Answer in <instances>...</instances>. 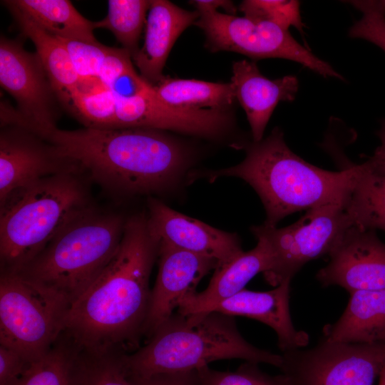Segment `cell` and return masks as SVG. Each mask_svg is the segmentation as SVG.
<instances>
[{
    "label": "cell",
    "mask_w": 385,
    "mask_h": 385,
    "mask_svg": "<svg viewBox=\"0 0 385 385\" xmlns=\"http://www.w3.org/2000/svg\"><path fill=\"white\" fill-rule=\"evenodd\" d=\"M130 54L124 48L108 47L98 74V81L106 88L113 90L123 78L140 77L133 65Z\"/></svg>",
    "instance_id": "836d02e7"
},
{
    "label": "cell",
    "mask_w": 385,
    "mask_h": 385,
    "mask_svg": "<svg viewBox=\"0 0 385 385\" xmlns=\"http://www.w3.org/2000/svg\"><path fill=\"white\" fill-rule=\"evenodd\" d=\"M0 84L16 101L26 129L48 140L58 128L57 95L36 53L5 36L0 38Z\"/></svg>",
    "instance_id": "8fae6325"
},
{
    "label": "cell",
    "mask_w": 385,
    "mask_h": 385,
    "mask_svg": "<svg viewBox=\"0 0 385 385\" xmlns=\"http://www.w3.org/2000/svg\"><path fill=\"white\" fill-rule=\"evenodd\" d=\"M159 268L151 290L144 328L148 339L175 313L181 300L195 292L199 282L218 262L215 260L159 242Z\"/></svg>",
    "instance_id": "9a60e30c"
},
{
    "label": "cell",
    "mask_w": 385,
    "mask_h": 385,
    "mask_svg": "<svg viewBox=\"0 0 385 385\" xmlns=\"http://www.w3.org/2000/svg\"><path fill=\"white\" fill-rule=\"evenodd\" d=\"M71 304L63 294L20 272L1 271L0 344L33 361L64 332Z\"/></svg>",
    "instance_id": "52a82bcc"
},
{
    "label": "cell",
    "mask_w": 385,
    "mask_h": 385,
    "mask_svg": "<svg viewBox=\"0 0 385 385\" xmlns=\"http://www.w3.org/2000/svg\"><path fill=\"white\" fill-rule=\"evenodd\" d=\"M150 1L109 0L108 14L93 21L96 29L110 31L133 57L138 51L139 40L145 26Z\"/></svg>",
    "instance_id": "4316f807"
},
{
    "label": "cell",
    "mask_w": 385,
    "mask_h": 385,
    "mask_svg": "<svg viewBox=\"0 0 385 385\" xmlns=\"http://www.w3.org/2000/svg\"><path fill=\"white\" fill-rule=\"evenodd\" d=\"M68 109L86 128H115V98L110 89L81 90Z\"/></svg>",
    "instance_id": "83f0119b"
},
{
    "label": "cell",
    "mask_w": 385,
    "mask_h": 385,
    "mask_svg": "<svg viewBox=\"0 0 385 385\" xmlns=\"http://www.w3.org/2000/svg\"><path fill=\"white\" fill-rule=\"evenodd\" d=\"M80 174L42 179L0 206L1 271L21 272L71 220L92 206Z\"/></svg>",
    "instance_id": "5b68a950"
},
{
    "label": "cell",
    "mask_w": 385,
    "mask_h": 385,
    "mask_svg": "<svg viewBox=\"0 0 385 385\" xmlns=\"http://www.w3.org/2000/svg\"><path fill=\"white\" fill-rule=\"evenodd\" d=\"M199 15L195 25L204 31L206 46L211 51H232L255 59L284 58L297 62L324 78L344 80L329 63L297 42L288 30L274 24L217 11Z\"/></svg>",
    "instance_id": "9c48e42d"
},
{
    "label": "cell",
    "mask_w": 385,
    "mask_h": 385,
    "mask_svg": "<svg viewBox=\"0 0 385 385\" xmlns=\"http://www.w3.org/2000/svg\"><path fill=\"white\" fill-rule=\"evenodd\" d=\"M197 385H289L283 374L270 375L262 371L257 363L246 361L235 371H221L208 365L195 369Z\"/></svg>",
    "instance_id": "f1b7e54d"
},
{
    "label": "cell",
    "mask_w": 385,
    "mask_h": 385,
    "mask_svg": "<svg viewBox=\"0 0 385 385\" xmlns=\"http://www.w3.org/2000/svg\"><path fill=\"white\" fill-rule=\"evenodd\" d=\"M148 227L159 242L212 258L218 265L243 251L235 233L185 215L155 198L148 200Z\"/></svg>",
    "instance_id": "2e32d148"
},
{
    "label": "cell",
    "mask_w": 385,
    "mask_h": 385,
    "mask_svg": "<svg viewBox=\"0 0 385 385\" xmlns=\"http://www.w3.org/2000/svg\"><path fill=\"white\" fill-rule=\"evenodd\" d=\"M257 239L255 247L247 252L242 251L227 262L217 265L207 288L185 296L177 312L182 314L202 312L210 304L243 290L258 273L267 272L272 265L270 250L264 240Z\"/></svg>",
    "instance_id": "ffe728a7"
},
{
    "label": "cell",
    "mask_w": 385,
    "mask_h": 385,
    "mask_svg": "<svg viewBox=\"0 0 385 385\" xmlns=\"http://www.w3.org/2000/svg\"><path fill=\"white\" fill-rule=\"evenodd\" d=\"M351 225L345 204L334 203L311 208L284 227L252 226L251 232L270 250L272 265L264 274L266 280L276 287L292 280L307 262L329 255Z\"/></svg>",
    "instance_id": "ba28073f"
},
{
    "label": "cell",
    "mask_w": 385,
    "mask_h": 385,
    "mask_svg": "<svg viewBox=\"0 0 385 385\" xmlns=\"http://www.w3.org/2000/svg\"><path fill=\"white\" fill-rule=\"evenodd\" d=\"M246 156L230 168L190 174V180L235 177L258 194L266 212L265 225L276 227L286 216L328 204H346L359 170L358 164L329 171L306 162L287 146L275 128L265 139L246 146Z\"/></svg>",
    "instance_id": "3957f363"
},
{
    "label": "cell",
    "mask_w": 385,
    "mask_h": 385,
    "mask_svg": "<svg viewBox=\"0 0 385 385\" xmlns=\"http://www.w3.org/2000/svg\"><path fill=\"white\" fill-rule=\"evenodd\" d=\"M31 362L0 344V385H16Z\"/></svg>",
    "instance_id": "e575fe53"
},
{
    "label": "cell",
    "mask_w": 385,
    "mask_h": 385,
    "mask_svg": "<svg viewBox=\"0 0 385 385\" xmlns=\"http://www.w3.org/2000/svg\"><path fill=\"white\" fill-rule=\"evenodd\" d=\"M113 91L115 98V128L170 130L215 137L220 135L229 123L227 115L222 111L184 110L165 103L144 79L134 86L130 94Z\"/></svg>",
    "instance_id": "4fadbf2b"
},
{
    "label": "cell",
    "mask_w": 385,
    "mask_h": 385,
    "mask_svg": "<svg viewBox=\"0 0 385 385\" xmlns=\"http://www.w3.org/2000/svg\"><path fill=\"white\" fill-rule=\"evenodd\" d=\"M231 83L235 98L245 110L253 141L259 142L269 120L281 101H293L299 88L294 76L270 80L263 76L253 61L242 60L232 65Z\"/></svg>",
    "instance_id": "ac0fdd59"
},
{
    "label": "cell",
    "mask_w": 385,
    "mask_h": 385,
    "mask_svg": "<svg viewBox=\"0 0 385 385\" xmlns=\"http://www.w3.org/2000/svg\"><path fill=\"white\" fill-rule=\"evenodd\" d=\"M291 280L266 292L244 289L236 294L207 307L203 312H217L227 315H241L258 320L272 328L282 352L305 346L309 336L297 330L289 310Z\"/></svg>",
    "instance_id": "e0dca14e"
},
{
    "label": "cell",
    "mask_w": 385,
    "mask_h": 385,
    "mask_svg": "<svg viewBox=\"0 0 385 385\" xmlns=\"http://www.w3.org/2000/svg\"><path fill=\"white\" fill-rule=\"evenodd\" d=\"M381 3H382V5L384 8V10H385V0L384 1H381Z\"/></svg>",
    "instance_id": "ab89813d"
},
{
    "label": "cell",
    "mask_w": 385,
    "mask_h": 385,
    "mask_svg": "<svg viewBox=\"0 0 385 385\" xmlns=\"http://www.w3.org/2000/svg\"><path fill=\"white\" fill-rule=\"evenodd\" d=\"M376 134L380 140V145L374 154L363 163L369 171L385 175V119L381 121Z\"/></svg>",
    "instance_id": "8d00e7d4"
},
{
    "label": "cell",
    "mask_w": 385,
    "mask_h": 385,
    "mask_svg": "<svg viewBox=\"0 0 385 385\" xmlns=\"http://www.w3.org/2000/svg\"><path fill=\"white\" fill-rule=\"evenodd\" d=\"M16 385H82V350L63 332L29 364Z\"/></svg>",
    "instance_id": "d4e9b609"
},
{
    "label": "cell",
    "mask_w": 385,
    "mask_h": 385,
    "mask_svg": "<svg viewBox=\"0 0 385 385\" xmlns=\"http://www.w3.org/2000/svg\"><path fill=\"white\" fill-rule=\"evenodd\" d=\"M350 295L340 318L325 327L324 339L346 344H385V289Z\"/></svg>",
    "instance_id": "44dd1931"
},
{
    "label": "cell",
    "mask_w": 385,
    "mask_h": 385,
    "mask_svg": "<svg viewBox=\"0 0 385 385\" xmlns=\"http://www.w3.org/2000/svg\"><path fill=\"white\" fill-rule=\"evenodd\" d=\"M300 3L287 0H246L240 10L245 17L257 21H268L288 30L291 26L304 34L305 24L300 14Z\"/></svg>",
    "instance_id": "4dcf8cb0"
},
{
    "label": "cell",
    "mask_w": 385,
    "mask_h": 385,
    "mask_svg": "<svg viewBox=\"0 0 385 385\" xmlns=\"http://www.w3.org/2000/svg\"><path fill=\"white\" fill-rule=\"evenodd\" d=\"M329 263L317 279L349 293L385 289V243L374 230L351 225L329 252Z\"/></svg>",
    "instance_id": "5bb4252c"
},
{
    "label": "cell",
    "mask_w": 385,
    "mask_h": 385,
    "mask_svg": "<svg viewBox=\"0 0 385 385\" xmlns=\"http://www.w3.org/2000/svg\"><path fill=\"white\" fill-rule=\"evenodd\" d=\"M232 317L217 312L174 314L143 346L123 354L128 375L147 378L190 371L212 361L229 359L267 363L279 369L282 355L246 341Z\"/></svg>",
    "instance_id": "277c9868"
},
{
    "label": "cell",
    "mask_w": 385,
    "mask_h": 385,
    "mask_svg": "<svg viewBox=\"0 0 385 385\" xmlns=\"http://www.w3.org/2000/svg\"><path fill=\"white\" fill-rule=\"evenodd\" d=\"M48 140L105 188L125 195L163 191L186 173L185 148L163 130L57 128Z\"/></svg>",
    "instance_id": "7a4b0ae2"
},
{
    "label": "cell",
    "mask_w": 385,
    "mask_h": 385,
    "mask_svg": "<svg viewBox=\"0 0 385 385\" xmlns=\"http://www.w3.org/2000/svg\"><path fill=\"white\" fill-rule=\"evenodd\" d=\"M126 219L93 206L71 220L20 273L71 302L101 274L116 252Z\"/></svg>",
    "instance_id": "8992f818"
},
{
    "label": "cell",
    "mask_w": 385,
    "mask_h": 385,
    "mask_svg": "<svg viewBox=\"0 0 385 385\" xmlns=\"http://www.w3.org/2000/svg\"><path fill=\"white\" fill-rule=\"evenodd\" d=\"M3 4L20 11L48 33L62 39L96 43L93 21L68 0H6Z\"/></svg>",
    "instance_id": "603a6c76"
},
{
    "label": "cell",
    "mask_w": 385,
    "mask_h": 385,
    "mask_svg": "<svg viewBox=\"0 0 385 385\" xmlns=\"http://www.w3.org/2000/svg\"><path fill=\"white\" fill-rule=\"evenodd\" d=\"M169 1L152 0L145 22L144 41L132 57L140 76L150 84L159 83L169 53L180 35L199 19Z\"/></svg>",
    "instance_id": "d6986e66"
},
{
    "label": "cell",
    "mask_w": 385,
    "mask_h": 385,
    "mask_svg": "<svg viewBox=\"0 0 385 385\" xmlns=\"http://www.w3.org/2000/svg\"><path fill=\"white\" fill-rule=\"evenodd\" d=\"M289 385H373L385 362V344L331 342L282 352Z\"/></svg>",
    "instance_id": "30bf717a"
},
{
    "label": "cell",
    "mask_w": 385,
    "mask_h": 385,
    "mask_svg": "<svg viewBox=\"0 0 385 385\" xmlns=\"http://www.w3.org/2000/svg\"><path fill=\"white\" fill-rule=\"evenodd\" d=\"M4 5L14 16L22 34L34 43L59 103L68 108L74 96L83 90V85L65 44L16 8Z\"/></svg>",
    "instance_id": "7402d4cb"
},
{
    "label": "cell",
    "mask_w": 385,
    "mask_h": 385,
    "mask_svg": "<svg viewBox=\"0 0 385 385\" xmlns=\"http://www.w3.org/2000/svg\"><path fill=\"white\" fill-rule=\"evenodd\" d=\"M379 385H385V362L379 375Z\"/></svg>",
    "instance_id": "f35d334b"
},
{
    "label": "cell",
    "mask_w": 385,
    "mask_h": 385,
    "mask_svg": "<svg viewBox=\"0 0 385 385\" xmlns=\"http://www.w3.org/2000/svg\"><path fill=\"white\" fill-rule=\"evenodd\" d=\"M199 14L217 11L218 8H223L228 12L235 13V8L230 1L223 0H195L190 1Z\"/></svg>",
    "instance_id": "74e56055"
},
{
    "label": "cell",
    "mask_w": 385,
    "mask_h": 385,
    "mask_svg": "<svg viewBox=\"0 0 385 385\" xmlns=\"http://www.w3.org/2000/svg\"><path fill=\"white\" fill-rule=\"evenodd\" d=\"M159 241L147 215L126 219L119 247L92 284L69 307L64 333L88 354L129 353L144 336L149 279Z\"/></svg>",
    "instance_id": "6da1fadb"
},
{
    "label": "cell",
    "mask_w": 385,
    "mask_h": 385,
    "mask_svg": "<svg viewBox=\"0 0 385 385\" xmlns=\"http://www.w3.org/2000/svg\"><path fill=\"white\" fill-rule=\"evenodd\" d=\"M128 376L134 385H197L195 369L185 372L156 374L147 378Z\"/></svg>",
    "instance_id": "d590c367"
},
{
    "label": "cell",
    "mask_w": 385,
    "mask_h": 385,
    "mask_svg": "<svg viewBox=\"0 0 385 385\" xmlns=\"http://www.w3.org/2000/svg\"><path fill=\"white\" fill-rule=\"evenodd\" d=\"M358 168L345 210L353 225L385 232V175L369 171L364 163Z\"/></svg>",
    "instance_id": "484cf974"
},
{
    "label": "cell",
    "mask_w": 385,
    "mask_h": 385,
    "mask_svg": "<svg viewBox=\"0 0 385 385\" xmlns=\"http://www.w3.org/2000/svg\"><path fill=\"white\" fill-rule=\"evenodd\" d=\"M61 39L65 44L76 71L83 82V89L91 88L88 83L90 82L101 84L98 81L99 71L108 46L98 41L89 43Z\"/></svg>",
    "instance_id": "d6a6232c"
},
{
    "label": "cell",
    "mask_w": 385,
    "mask_h": 385,
    "mask_svg": "<svg viewBox=\"0 0 385 385\" xmlns=\"http://www.w3.org/2000/svg\"><path fill=\"white\" fill-rule=\"evenodd\" d=\"M69 172L83 173L48 140L23 128L1 127L0 206L42 179Z\"/></svg>",
    "instance_id": "7c38bea8"
},
{
    "label": "cell",
    "mask_w": 385,
    "mask_h": 385,
    "mask_svg": "<svg viewBox=\"0 0 385 385\" xmlns=\"http://www.w3.org/2000/svg\"><path fill=\"white\" fill-rule=\"evenodd\" d=\"M361 13L349 30V36L372 43L385 52V10L381 1H350Z\"/></svg>",
    "instance_id": "1f68e13d"
},
{
    "label": "cell",
    "mask_w": 385,
    "mask_h": 385,
    "mask_svg": "<svg viewBox=\"0 0 385 385\" xmlns=\"http://www.w3.org/2000/svg\"><path fill=\"white\" fill-rule=\"evenodd\" d=\"M153 88L160 101L184 110L225 111L236 99L231 82L214 83L165 77L153 86Z\"/></svg>",
    "instance_id": "cb8c5ba5"
},
{
    "label": "cell",
    "mask_w": 385,
    "mask_h": 385,
    "mask_svg": "<svg viewBox=\"0 0 385 385\" xmlns=\"http://www.w3.org/2000/svg\"><path fill=\"white\" fill-rule=\"evenodd\" d=\"M123 354L82 351V385H134L128 376Z\"/></svg>",
    "instance_id": "f546056e"
}]
</instances>
